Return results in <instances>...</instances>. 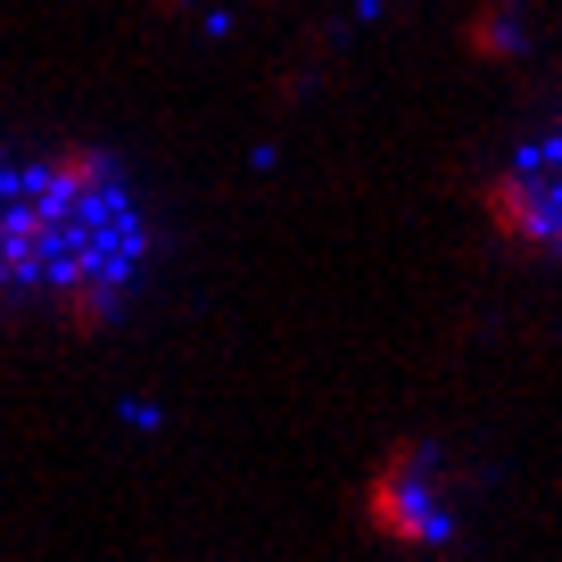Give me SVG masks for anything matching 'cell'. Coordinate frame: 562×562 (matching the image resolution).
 I'll use <instances>...</instances> for the list:
<instances>
[{"mask_svg": "<svg viewBox=\"0 0 562 562\" xmlns=\"http://www.w3.org/2000/svg\"><path fill=\"white\" fill-rule=\"evenodd\" d=\"M158 273V207L108 149L0 140V315L108 323Z\"/></svg>", "mask_w": 562, "mask_h": 562, "instance_id": "cell-1", "label": "cell"}, {"mask_svg": "<svg viewBox=\"0 0 562 562\" xmlns=\"http://www.w3.org/2000/svg\"><path fill=\"white\" fill-rule=\"evenodd\" d=\"M496 215L521 248L538 257H562V116L538 124V133L513 149V166L496 175Z\"/></svg>", "mask_w": 562, "mask_h": 562, "instance_id": "cell-2", "label": "cell"}]
</instances>
